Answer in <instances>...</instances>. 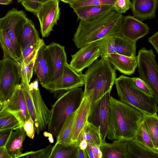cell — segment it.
Returning <instances> with one entry per match:
<instances>
[{
  "label": "cell",
  "mask_w": 158,
  "mask_h": 158,
  "mask_svg": "<svg viewBox=\"0 0 158 158\" xmlns=\"http://www.w3.org/2000/svg\"><path fill=\"white\" fill-rule=\"evenodd\" d=\"M83 95L90 97L91 102L110 92L116 78V70L107 58L96 60L84 74Z\"/></svg>",
  "instance_id": "3"
},
{
  "label": "cell",
  "mask_w": 158,
  "mask_h": 158,
  "mask_svg": "<svg viewBox=\"0 0 158 158\" xmlns=\"http://www.w3.org/2000/svg\"><path fill=\"white\" fill-rule=\"evenodd\" d=\"M110 92H108L99 99L91 102L88 121L100 127L101 137L105 143L107 136L110 116Z\"/></svg>",
  "instance_id": "10"
},
{
  "label": "cell",
  "mask_w": 158,
  "mask_h": 158,
  "mask_svg": "<svg viewBox=\"0 0 158 158\" xmlns=\"http://www.w3.org/2000/svg\"><path fill=\"white\" fill-rule=\"evenodd\" d=\"M2 64V60H0V70Z\"/></svg>",
  "instance_id": "54"
},
{
  "label": "cell",
  "mask_w": 158,
  "mask_h": 158,
  "mask_svg": "<svg viewBox=\"0 0 158 158\" xmlns=\"http://www.w3.org/2000/svg\"><path fill=\"white\" fill-rule=\"evenodd\" d=\"M85 140L88 143L100 147L103 143L100 132V127H96L88 121L80 134L76 145L81 140ZM79 147V146H78Z\"/></svg>",
  "instance_id": "24"
},
{
  "label": "cell",
  "mask_w": 158,
  "mask_h": 158,
  "mask_svg": "<svg viewBox=\"0 0 158 158\" xmlns=\"http://www.w3.org/2000/svg\"><path fill=\"white\" fill-rule=\"evenodd\" d=\"M148 41L152 44L157 53H158V32L157 31L148 38Z\"/></svg>",
  "instance_id": "46"
},
{
  "label": "cell",
  "mask_w": 158,
  "mask_h": 158,
  "mask_svg": "<svg viewBox=\"0 0 158 158\" xmlns=\"http://www.w3.org/2000/svg\"><path fill=\"white\" fill-rule=\"evenodd\" d=\"M128 140H115L112 143H103L100 147L102 158H127Z\"/></svg>",
  "instance_id": "21"
},
{
  "label": "cell",
  "mask_w": 158,
  "mask_h": 158,
  "mask_svg": "<svg viewBox=\"0 0 158 158\" xmlns=\"http://www.w3.org/2000/svg\"><path fill=\"white\" fill-rule=\"evenodd\" d=\"M136 57L140 78L149 86L158 101V65L153 50L143 47Z\"/></svg>",
  "instance_id": "7"
},
{
  "label": "cell",
  "mask_w": 158,
  "mask_h": 158,
  "mask_svg": "<svg viewBox=\"0 0 158 158\" xmlns=\"http://www.w3.org/2000/svg\"><path fill=\"white\" fill-rule=\"evenodd\" d=\"M0 45L3 51V56L10 57L19 62V58L11 42L6 31L2 29H0Z\"/></svg>",
  "instance_id": "33"
},
{
  "label": "cell",
  "mask_w": 158,
  "mask_h": 158,
  "mask_svg": "<svg viewBox=\"0 0 158 158\" xmlns=\"http://www.w3.org/2000/svg\"><path fill=\"white\" fill-rule=\"evenodd\" d=\"M13 130L10 129L0 130V147L5 146Z\"/></svg>",
  "instance_id": "45"
},
{
  "label": "cell",
  "mask_w": 158,
  "mask_h": 158,
  "mask_svg": "<svg viewBox=\"0 0 158 158\" xmlns=\"http://www.w3.org/2000/svg\"><path fill=\"white\" fill-rule=\"evenodd\" d=\"M27 19L23 11L15 8L9 10L4 16L0 18V29L6 32L19 58V61L21 55L19 36Z\"/></svg>",
  "instance_id": "8"
},
{
  "label": "cell",
  "mask_w": 158,
  "mask_h": 158,
  "mask_svg": "<svg viewBox=\"0 0 158 158\" xmlns=\"http://www.w3.org/2000/svg\"><path fill=\"white\" fill-rule=\"evenodd\" d=\"M116 53L131 57H136V43L121 35L114 36Z\"/></svg>",
  "instance_id": "27"
},
{
  "label": "cell",
  "mask_w": 158,
  "mask_h": 158,
  "mask_svg": "<svg viewBox=\"0 0 158 158\" xmlns=\"http://www.w3.org/2000/svg\"><path fill=\"white\" fill-rule=\"evenodd\" d=\"M65 3L70 4L74 2L79 0H59Z\"/></svg>",
  "instance_id": "51"
},
{
  "label": "cell",
  "mask_w": 158,
  "mask_h": 158,
  "mask_svg": "<svg viewBox=\"0 0 158 158\" xmlns=\"http://www.w3.org/2000/svg\"><path fill=\"white\" fill-rule=\"evenodd\" d=\"M25 9L36 14L38 10L42 4L39 0H17Z\"/></svg>",
  "instance_id": "40"
},
{
  "label": "cell",
  "mask_w": 158,
  "mask_h": 158,
  "mask_svg": "<svg viewBox=\"0 0 158 158\" xmlns=\"http://www.w3.org/2000/svg\"><path fill=\"white\" fill-rule=\"evenodd\" d=\"M78 147L75 144L64 145L55 143L52 147L49 158H76Z\"/></svg>",
  "instance_id": "30"
},
{
  "label": "cell",
  "mask_w": 158,
  "mask_h": 158,
  "mask_svg": "<svg viewBox=\"0 0 158 158\" xmlns=\"http://www.w3.org/2000/svg\"><path fill=\"white\" fill-rule=\"evenodd\" d=\"M133 86L139 91L150 96H154L153 93L148 84L142 79L137 77H131Z\"/></svg>",
  "instance_id": "39"
},
{
  "label": "cell",
  "mask_w": 158,
  "mask_h": 158,
  "mask_svg": "<svg viewBox=\"0 0 158 158\" xmlns=\"http://www.w3.org/2000/svg\"><path fill=\"white\" fill-rule=\"evenodd\" d=\"M133 139L142 145L154 150L158 151V149L155 147L147 131L143 120L140 124Z\"/></svg>",
  "instance_id": "35"
},
{
  "label": "cell",
  "mask_w": 158,
  "mask_h": 158,
  "mask_svg": "<svg viewBox=\"0 0 158 158\" xmlns=\"http://www.w3.org/2000/svg\"><path fill=\"white\" fill-rule=\"evenodd\" d=\"M143 121L155 147L158 149V117L157 113L143 114Z\"/></svg>",
  "instance_id": "29"
},
{
  "label": "cell",
  "mask_w": 158,
  "mask_h": 158,
  "mask_svg": "<svg viewBox=\"0 0 158 158\" xmlns=\"http://www.w3.org/2000/svg\"><path fill=\"white\" fill-rule=\"evenodd\" d=\"M100 55L98 41L91 43L81 48L72 55L69 65L77 73L82 74L83 69L91 65Z\"/></svg>",
  "instance_id": "13"
},
{
  "label": "cell",
  "mask_w": 158,
  "mask_h": 158,
  "mask_svg": "<svg viewBox=\"0 0 158 158\" xmlns=\"http://www.w3.org/2000/svg\"><path fill=\"white\" fill-rule=\"evenodd\" d=\"M13 0H0V5H8L12 2Z\"/></svg>",
  "instance_id": "50"
},
{
  "label": "cell",
  "mask_w": 158,
  "mask_h": 158,
  "mask_svg": "<svg viewBox=\"0 0 158 158\" xmlns=\"http://www.w3.org/2000/svg\"><path fill=\"white\" fill-rule=\"evenodd\" d=\"M114 36H109L98 41L101 58H107L108 54L116 53Z\"/></svg>",
  "instance_id": "36"
},
{
  "label": "cell",
  "mask_w": 158,
  "mask_h": 158,
  "mask_svg": "<svg viewBox=\"0 0 158 158\" xmlns=\"http://www.w3.org/2000/svg\"><path fill=\"white\" fill-rule=\"evenodd\" d=\"M4 103H2L0 101V111L4 107Z\"/></svg>",
  "instance_id": "53"
},
{
  "label": "cell",
  "mask_w": 158,
  "mask_h": 158,
  "mask_svg": "<svg viewBox=\"0 0 158 158\" xmlns=\"http://www.w3.org/2000/svg\"><path fill=\"white\" fill-rule=\"evenodd\" d=\"M113 9V6L100 5L82 7L73 10L80 20L90 19Z\"/></svg>",
  "instance_id": "28"
},
{
  "label": "cell",
  "mask_w": 158,
  "mask_h": 158,
  "mask_svg": "<svg viewBox=\"0 0 158 158\" xmlns=\"http://www.w3.org/2000/svg\"><path fill=\"white\" fill-rule=\"evenodd\" d=\"M83 86L84 74L77 73L67 63L60 76L42 86L58 98L65 91Z\"/></svg>",
  "instance_id": "9"
},
{
  "label": "cell",
  "mask_w": 158,
  "mask_h": 158,
  "mask_svg": "<svg viewBox=\"0 0 158 158\" xmlns=\"http://www.w3.org/2000/svg\"><path fill=\"white\" fill-rule=\"evenodd\" d=\"M37 79L29 84V88L34 106L35 121V130L38 135L48 126L51 118V111L45 103L39 87Z\"/></svg>",
  "instance_id": "11"
},
{
  "label": "cell",
  "mask_w": 158,
  "mask_h": 158,
  "mask_svg": "<svg viewBox=\"0 0 158 158\" xmlns=\"http://www.w3.org/2000/svg\"><path fill=\"white\" fill-rule=\"evenodd\" d=\"M88 158L85 150L80 149L78 147L77 149L76 158Z\"/></svg>",
  "instance_id": "47"
},
{
  "label": "cell",
  "mask_w": 158,
  "mask_h": 158,
  "mask_svg": "<svg viewBox=\"0 0 158 158\" xmlns=\"http://www.w3.org/2000/svg\"><path fill=\"white\" fill-rule=\"evenodd\" d=\"M44 40H39L33 42L21 50V55L19 59V65L27 63L35 57L40 47L44 44Z\"/></svg>",
  "instance_id": "32"
},
{
  "label": "cell",
  "mask_w": 158,
  "mask_h": 158,
  "mask_svg": "<svg viewBox=\"0 0 158 158\" xmlns=\"http://www.w3.org/2000/svg\"><path fill=\"white\" fill-rule=\"evenodd\" d=\"M0 70V101L6 102L11 97L21 81L20 67L19 62L3 56Z\"/></svg>",
  "instance_id": "6"
},
{
  "label": "cell",
  "mask_w": 158,
  "mask_h": 158,
  "mask_svg": "<svg viewBox=\"0 0 158 158\" xmlns=\"http://www.w3.org/2000/svg\"><path fill=\"white\" fill-rule=\"evenodd\" d=\"M34 70L42 86L51 81L52 68L47 45H42L39 49L35 60Z\"/></svg>",
  "instance_id": "14"
},
{
  "label": "cell",
  "mask_w": 158,
  "mask_h": 158,
  "mask_svg": "<svg viewBox=\"0 0 158 158\" xmlns=\"http://www.w3.org/2000/svg\"><path fill=\"white\" fill-rule=\"evenodd\" d=\"M107 136L110 140L133 139L143 114L136 108L110 97Z\"/></svg>",
  "instance_id": "2"
},
{
  "label": "cell",
  "mask_w": 158,
  "mask_h": 158,
  "mask_svg": "<svg viewBox=\"0 0 158 158\" xmlns=\"http://www.w3.org/2000/svg\"><path fill=\"white\" fill-rule=\"evenodd\" d=\"M114 84L119 100L131 105L147 115L157 113L158 101L135 87L131 77L121 75L116 78Z\"/></svg>",
  "instance_id": "4"
},
{
  "label": "cell",
  "mask_w": 158,
  "mask_h": 158,
  "mask_svg": "<svg viewBox=\"0 0 158 158\" xmlns=\"http://www.w3.org/2000/svg\"><path fill=\"white\" fill-rule=\"evenodd\" d=\"M113 7L115 11L122 14L131 8V1L130 0H116Z\"/></svg>",
  "instance_id": "42"
},
{
  "label": "cell",
  "mask_w": 158,
  "mask_h": 158,
  "mask_svg": "<svg viewBox=\"0 0 158 158\" xmlns=\"http://www.w3.org/2000/svg\"><path fill=\"white\" fill-rule=\"evenodd\" d=\"M47 47L52 68V81L59 77L63 72L65 66L68 63L67 55L64 46L58 43L52 42L47 45Z\"/></svg>",
  "instance_id": "17"
},
{
  "label": "cell",
  "mask_w": 158,
  "mask_h": 158,
  "mask_svg": "<svg viewBox=\"0 0 158 158\" xmlns=\"http://www.w3.org/2000/svg\"><path fill=\"white\" fill-rule=\"evenodd\" d=\"M23 127L25 132L26 135L30 138L33 139L34 137L35 131L34 123L29 114L25 122Z\"/></svg>",
  "instance_id": "43"
},
{
  "label": "cell",
  "mask_w": 158,
  "mask_h": 158,
  "mask_svg": "<svg viewBox=\"0 0 158 158\" xmlns=\"http://www.w3.org/2000/svg\"><path fill=\"white\" fill-rule=\"evenodd\" d=\"M59 0H52L42 4L36 15L39 21L43 37L48 36L60 17Z\"/></svg>",
  "instance_id": "12"
},
{
  "label": "cell",
  "mask_w": 158,
  "mask_h": 158,
  "mask_svg": "<svg viewBox=\"0 0 158 158\" xmlns=\"http://www.w3.org/2000/svg\"><path fill=\"white\" fill-rule=\"evenodd\" d=\"M127 158H158V151L142 145L133 139L128 140Z\"/></svg>",
  "instance_id": "23"
},
{
  "label": "cell",
  "mask_w": 158,
  "mask_h": 158,
  "mask_svg": "<svg viewBox=\"0 0 158 158\" xmlns=\"http://www.w3.org/2000/svg\"><path fill=\"white\" fill-rule=\"evenodd\" d=\"M21 127L15 116L4 107L0 111V130L12 129L15 130Z\"/></svg>",
  "instance_id": "31"
},
{
  "label": "cell",
  "mask_w": 158,
  "mask_h": 158,
  "mask_svg": "<svg viewBox=\"0 0 158 158\" xmlns=\"http://www.w3.org/2000/svg\"><path fill=\"white\" fill-rule=\"evenodd\" d=\"M4 107L15 116L21 127H23L29 114L20 84L16 87L12 96L4 103Z\"/></svg>",
  "instance_id": "16"
},
{
  "label": "cell",
  "mask_w": 158,
  "mask_h": 158,
  "mask_svg": "<svg viewBox=\"0 0 158 158\" xmlns=\"http://www.w3.org/2000/svg\"><path fill=\"white\" fill-rule=\"evenodd\" d=\"M77 110L70 114L66 118L56 137V143L64 145L71 144V138Z\"/></svg>",
  "instance_id": "26"
},
{
  "label": "cell",
  "mask_w": 158,
  "mask_h": 158,
  "mask_svg": "<svg viewBox=\"0 0 158 158\" xmlns=\"http://www.w3.org/2000/svg\"><path fill=\"white\" fill-rule=\"evenodd\" d=\"M124 17L113 9L90 19H80L73 41L80 48L109 36L121 35Z\"/></svg>",
  "instance_id": "1"
},
{
  "label": "cell",
  "mask_w": 158,
  "mask_h": 158,
  "mask_svg": "<svg viewBox=\"0 0 158 158\" xmlns=\"http://www.w3.org/2000/svg\"><path fill=\"white\" fill-rule=\"evenodd\" d=\"M116 0H79L69 4L73 10L82 7L100 5L113 6Z\"/></svg>",
  "instance_id": "37"
},
{
  "label": "cell",
  "mask_w": 158,
  "mask_h": 158,
  "mask_svg": "<svg viewBox=\"0 0 158 158\" xmlns=\"http://www.w3.org/2000/svg\"><path fill=\"white\" fill-rule=\"evenodd\" d=\"M88 158H102V154L99 147L88 143L85 149Z\"/></svg>",
  "instance_id": "44"
},
{
  "label": "cell",
  "mask_w": 158,
  "mask_h": 158,
  "mask_svg": "<svg viewBox=\"0 0 158 158\" xmlns=\"http://www.w3.org/2000/svg\"><path fill=\"white\" fill-rule=\"evenodd\" d=\"M52 146L49 144L45 148L36 151H31L22 153L19 158H49Z\"/></svg>",
  "instance_id": "38"
},
{
  "label": "cell",
  "mask_w": 158,
  "mask_h": 158,
  "mask_svg": "<svg viewBox=\"0 0 158 158\" xmlns=\"http://www.w3.org/2000/svg\"><path fill=\"white\" fill-rule=\"evenodd\" d=\"M148 25L133 16H124L121 28L122 36L134 42L149 33Z\"/></svg>",
  "instance_id": "15"
},
{
  "label": "cell",
  "mask_w": 158,
  "mask_h": 158,
  "mask_svg": "<svg viewBox=\"0 0 158 158\" xmlns=\"http://www.w3.org/2000/svg\"><path fill=\"white\" fill-rule=\"evenodd\" d=\"M36 57V56L28 63L20 65L21 73L27 77L29 83L32 76Z\"/></svg>",
  "instance_id": "41"
},
{
  "label": "cell",
  "mask_w": 158,
  "mask_h": 158,
  "mask_svg": "<svg viewBox=\"0 0 158 158\" xmlns=\"http://www.w3.org/2000/svg\"><path fill=\"white\" fill-rule=\"evenodd\" d=\"M40 39L34 23L28 18L19 36V44L21 51L32 43Z\"/></svg>",
  "instance_id": "25"
},
{
  "label": "cell",
  "mask_w": 158,
  "mask_h": 158,
  "mask_svg": "<svg viewBox=\"0 0 158 158\" xmlns=\"http://www.w3.org/2000/svg\"><path fill=\"white\" fill-rule=\"evenodd\" d=\"M87 145V142L84 139L81 140L78 143V146L79 148L82 150H85Z\"/></svg>",
  "instance_id": "49"
},
{
  "label": "cell",
  "mask_w": 158,
  "mask_h": 158,
  "mask_svg": "<svg viewBox=\"0 0 158 158\" xmlns=\"http://www.w3.org/2000/svg\"><path fill=\"white\" fill-rule=\"evenodd\" d=\"M107 58L116 70L125 75L133 74L137 67L136 56L131 57L114 53L108 54Z\"/></svg>",
  "instance_id": "20"
},
{
  "label": "cell",
  "mask_w": 158,
  "mask_h": 158,
  "mask_svg": "<svg viewBox=\"0 0 158 158\" xmlns=\"http://www.w3.org/2000/svg\"><path fill=\"white\" fill-rule=\"evenodd\" d=\"M91 100L84 95L77 110L71 138V144H76L86 123L90 111Z\"/></svg>",
  "instance_id": "18"
},
{
  "label": "cell",
  "mask_w": 158,
  "mask_h": 158,
  "mask_svg": "<svg viewBox=\"0 0 158 158\" xmlns=\"http://www.w3.org/2000/svg\"><path fill=\"white\" fill-rule=\"evenodd\" d=\"M83 96L81 88H75L65 92L52 106L48 131L56 138L67 118L78 108Z\"/></svg>",
  "instance_id": "5"
},
{
  "label": "cell",
  "mask_w": 158,
  "mask_h": 158,
  "mask_svg": "<svg viewBox=\"0 0 158 158\" xmlns=\"http://www.w3.org/2000/svg\"><path fill=\"white\" fill-rule=\"evenodd\" d=\"M0 158H11L5 146L0 147Z\"/></svg>",
  "instance_id": "48"
},
{
  "label": "cell",
  "mask_w": 158,
  "mask_h": 158,
  "mask_svg": "<svg viewBox=\"0 0 158 158\" xmlns=\"http://www.w3.org/2000/svg\"><path fill=\"white\" fill-rule=\"evenodd\" d=\"M157 0H132L131 9L133 16L142 21L155 18Z\"/></svg>",
  "instance_id": "19"
},
{
  "label": "cell",
  "mask_w": 158,
  "mask_h": 158,
  "mask_svg": "<svg viewBox=\"0 0 158 158\" xmlns=\"http://www.w3.org/2000/svg\"><path fill=\"white\" fill-rule=\"evenodd\" d=\"M21 74L20 84L23 91L28 112L35 123V117L32 99L30 90V83L28 82L26 76L21 72Z\"/></svg>",
  "instance_id": "34"
},
{
  "label": "cell",
  "mask_w": 158,
  "mask_h": 158,
  "mask_svg": "<svg viewBox=\"0 0 158 158\" xmlns=\"http://www.w3.org/2000/svg\"><path fill=\"white\" fill-rule=\"evenodd\" d=\"M39 0L40 2V3L42 4L44 3L45 2H46L48 1H49L50 0Z\"/></svg>",
  "instance_id": "52"
},
{
  "label": "cell",
  "mask_w": 158,
  "mask_h": 158,
  "mask_svg": "<svg viewBox=\"0 0 158 158\" xmlns=\"http://www.w3.org/2000/svg\"><path fill=\"white\" fill-rule=\"evenodd\" d=\"M12 131L5 147L11 158H18L22 153V147L26 133L23 127Z\"/></svg>",
  "instance_id": "22"
}]
</instances>
